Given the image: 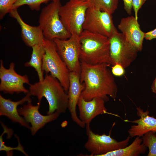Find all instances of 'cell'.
<instances>
[{
	"label": "cell",
	"instance_id": "obj_1",
	"mask_svg": "<svg viewBox=\"0 0 156 156\" xmlns=\"http://www.w3.org/2000/svg\"><path fill=\"white\" fill-rule=\"evenodd\" d=\"M80 80L84 85L81 96L87 101L95 98L104 99L116 97L118 88L113 75L106 64H90L80 62Z\"/></svg>",
	"mask_w": 156,
	"mask_h": 156
},
{
	"label": "cell",
	"instance_id": "obj_2",
	"mask_svg": "<svg viewBox=\"0 0 156 156\" xmlns=\"http://www.w3.org/2000/svg\"><path fill=\"white\" fill-rule=\"evenodd\" d=\"M29 93L37 97L38 103H41L44 97L49 105L47 114L55 111L60 114L66 112L68 108V94L59 81L50 74H46L43 79L29 85Z\"/></svg>",
	"mask_w": 156,
	"mask_h": 156
},
{
	"label": "cell",
	"instance_id": "obj_3",
	"mask_svg": "<svg viewBox=\"0 0 156 156\" xmlns=\"http://www.w3.org/2000/svg\"><path fill=\"white\" fill-rule=\"evenodd\" d=\"M79 37L80 62L92 65L106 64L112 65L108 38L84 30Z\"/></svg>",
	"mask_w": 156,
	"mask_h": 156
},
{
	"label": "cell",
	"instance_id": "obj_4",
	"mask_svg": "<svg viewBox=\"0 0 156 156\" xmlns=\"http://www.w3.org/2000/svg\"><path fill=\"white\" fill-rule=\"evenodd\" d=\"M60 0H53L42 9L39 19V25L46 39H67L71 35L62 22L59 15Z\"/></svg>",
	"mask_w": 156,
	"mask_h": 156
},
{
	"label": "cell",
	"instance_id": "obj_5",
	"mask_svg": "<svg viewBox=\"0 0 156 156\" xmlns=\"http://www.w3.org/2000/svg\"><path fill=\"white\" fill-rule=\"evenodd\" d=\"M43 45L45 53L42 60L43 71L57 78L66 92H68L70 71L59 55L53 40L45 38Z\"/></svg>",
	"mask_w": 156,
	"mask_h": 156
},
{
	"label": "cell",
	"instance_id": "obj_6",
	"mask_svg": "<svg viewBox=\"0 0 156 156\" xmlns=\"http://www.w3.org/2000/svg\"><path fill=\"white\" fill-rule=\"evenodd\" d=\"M89 7L86 1L70 0L61 6L59 10L61 20L71 35L79 36L83 31L86 11Z\"/></svg>",
	"mask_w": 156,
	"mask_h": 156
},
{
	"label": "cell",
	"instance_id": "obj_7",
	"mask_svg": "<svg viewBox=\"0 0 156 156\" xmlns=\"http://www.w3.org/2000/svg\"><path fill=\"white\" fill-rule=\"evenodd\" d=\"M87 141L85 148L90 153L91 156H103L109 152L128 145L131 138L129 136L125 139L118 142L112 138L111 131L108 135L95 133L91 130L90 124L86 125Z\"/></svg>",
	"mask_w": 156,
	"mask_h": 156
},
{
	"label": "cell",
	"instance_id": "obj_8",
	"mask_svg": "<svg viewBox=\"0 0 156 156\" xmlns=\"http://www.w3.org/2000/svg\"><path fill=\"white\" fill-rule=\"evenodd\" d=\"M108 39L112 66L118 64L124 68L129 67L136 59L138 51L118 31Z\"/></svg>",
	"mask_w": 156,
	"mask_h": 156
},
{
	"label": "cell",
	"instance_id": "obj_9",
	"mask_svg": "<svg viewBox=\"0 0 156 156\" xmlns=\"http://www.w3.org/2000/svg\"><path fill=\"white\" fill-rule=\"evenodd\" d=\"M83 28L108 38L118 31L112 14L91 7H89L86 11Z\"/></svg>",
	"mask_w": 156,
	"mask_h": 156
},
{
	"label": "cell",
	"instance_id": "obj_10",
	"mask_svg": "<svg viewBox=\"0 0 156 156\" xmlns=\"http://www.w3.org/2000/svg\"><path fill=\"white\" fill-rule=\"evenodd\" d=\"M53 40L59 55L69 71L80 75L81 67L79 59L80 43L79 36L71 35L67 39H55Z\"/></svg>",
	"mask_w": 156,
	"mask_h": 156
},
{
	"label": "cell",
	"instance_id": "obj_11",
	"mask_svg": "<svg viewBox=\"0 0 156 156\" xmlns=\"http://www.w3.org/2000/svg\"><path fill=\"white\" fill-rule=\"evenodd\" d=\"M0 62V91L11 94L14 93H28L29 90L24 86L25 83L30 84L27 75H22L17 73L14 69L15 64L13 62L10 63L9 68H6L2 60Z\"/></svg>",
	"mask_w": 156,
	"mask_h": 156
},
{
	"label": "cell",
	"instance_id": "obj_12",
	"mask_svg": "<svg viewBox=\"0 0 156 156\" xmlns=\"http://www.w3.org/2000/svg\"><path fill=\"white\" fill-rule=\"evenodd\" d=\"M32 101L27 102L22 107L18 109L19 114L22 116L26 121L31 125L30 129L31 134L34 135L40 129L47 123L56 120L60 114L57 111L54 113L43 115L39 112V109L40 104L33 105Z\"/></svg>",
	"mask_w": 156,
	"mask_h": 156
},
{
	"label": "cell",
	"instance_id": "obj_13",
	"mask_svg": "<svg viewBox=\"0 0 156 156\" xmlns=\"http://www.w3.org/2000/svg\"><path fill=\"white\" fill-rule=\"evenodd\" d=\"M118 28L129 43L139 51L142 50L145 33L141 30L135 16H131L122 18Z\"/></svg>",
	"mask_w": 156,
	"mask_h": 156
},
{
	"label": "cell",
	"instance_id": "obj_14",
	"mask_svg": "<svg viewBox=\"0 0 156 156\" xmlns=\"http://www.w3.org/2000/svg\"><path fill=\"white\" fill-rule=\"evenodd\" d=\"M69 83L68 95V109L72 120L78 125L84 128L86 124L78 117L76 110V106L81 96L84 85L81 82L80 75L73 72H70Z\"/></svg>",
	"mask_w": 156,
	"mask_h": 156
},
{
	"label": "cell",
	"instance_id": "obj_15",
	"mask_svg": "<svg viewBox=\"0 0 156 156\" xmlns=\"http://www.w3.org/2000/svg\"><path fill=\"white\" fill-rule=\"evenodd\" d=\"M104 99L95 98L89 101L84 100L80 96L78 103L79 118L86 125L90 124L92 120L97 116L108 113Z\"/></svg>",
	"mask_w": 156,
	"mask_h": 156
},
{
	"label": "cell",
	"instance_id": "obj_16",
	"mask_svg": "<svg viewBox=\"0 0 156 156\" xmlns=\"http://www.w3.org/2000/svg\"><path fill=\"white\" fill-rule=\"evenodd\" d=\"M9 13L20 25L22 40L27 46L31 47L36 44H43L45 37L39 25L33 26L26 23L21 18L17 9L12 10Z\"/></svg>",
	"mask_w": 156,
	"mask_h": 156
},
{
	"label": "cell",
	"instance_id": "obj_17",
	"mask_svg": "<svg viewBox=\"0 0 156 156\" xmlns=\"http://www.w3.org/2000/svg\"><path fill=\"white\" fill-rule=\"evenodd\" d=\"M31 96L28 92L21 99L14 101L10 99H5L0 95V116H5L13 122L18 123L21 125L30 129V127L29 123L19 114L17 107L25 102L32 101Z\"/></svg>",
	"mask_w": 156,
	"mask_h": 156
},
{
	"label": "cell",
	"instance_id": "obj_18",
	"mask_svg": "<svg viewBox=\"0 0 156 156\" xmlns=\"http://www.w3.org/2000/svg\"><path fill=\"white\" fill-rule=\"evenodd\" d=\"M137 114L139 118L133 120H125L126 122L135 124L132 125L128 132L131 138L142 137L149 131L156 132V118L149 115V112L144 111L140 107H136Z\"/></svg>",
	"mask_w": 156,
	"mask_h": 156
},
{
	"label": "cell",
	"instance_id": "obj_19",
	"mask_svg": "<svg viewBox=\"0 0 156 156\" xmlns=\"http://www.w3.org/2000/svg\"><path fill=\"white\" fill-rule=\"evenodd\" d=\"M147 147L141 137L137 136L129 146L104 154L103 156H138L145 153Z\"/></svg>",
	"mask_w": 156,
	"mask_h": 156
},
{
	"label": "cell",
	"instance_id": "obj_20",
	"mask_svg": "<svg viewBox=\"0 0 156 156\" xmlns=\"http://www.w3.org/2000/svg\"><path fill=\"white\" fill-rule=\"evenodd\" d=\"M31 58L28 62L24 64L26 67L34 68L37 72L39 81H42L44 78V72L42 69V60L45 53L43 44H36L33 46Z\"/></svg>",
	"mask_w": 156,
	"mask_h": 156
},
{
	"label": "cell",
	"instance_id": "obj_21",
	"mask_svg": "<svg viewBox=\"0 0 156 156\" xmlns=\"http://www.w3.org/2000/svg\"><path fill=\"white\" fill-rule=\"evenodd\" d=\"M1 124L3 131L0 136V151H5L7 156H12L13 154V151L14 150L21 152L26 156H28L25 151L23 146L21 144L19 137L16 135H15V136L17 138L18 142L17 146L15 147H12L8 146L5 144L3 138V135L5 133H7L8 137H10L12 136L13 132L12 129L8 128L3 123L1 122Z\"/></svg>",
	"mask_w": 156,
	"mask_h": 156
},
{
	"label": "cell",
	"instance_id": "obj_22",
	"mask_svg": "<svg viewBox=\"0 0 156 156\" xmlns=\"http://www.w3.org/2000/svg\"><path fill=\"white\" fill-rule=\"evenodd\" d=\"M89 7L112 14L118 8V0H86Z\"/></svg>",
	"mask_w": 156,
	"mask_h": 156
},
{
	"label": "cell",
	"instance_id": "obj_23",
	"mask_svg": "<svg viewBox=\"0 0 156 156\" xmlns=\"http://www.w3.org/2000/svg\"><path fill=\"white\" fill-rule=\"evenodd\" d=\"M149 131L142 137V143L149 149L148 156H156V134Z\"/></svg>",
	"mask_w": 156,
	"mask_h": 156
},
{
	"label": "cell",
	"instance_id": "obj_24",
	"mask_svg": "<svg viewBox=\"0 0 156 156\" xmlns=\"http://www.w3.org/2000/svg\"><path fill=\"white\" fill-rule=\"evenodd\" d=\"M53 0H17L14 4L12 9H17L23 5H28L32 10L38 11L40 9L41 5L50 1Z\"/></svg>",
	"mask_w": 156,
	"mask_h": 156
},
{
	"label": "cell",
	"instance_id": "obj_25",
	"mask_svg": "<svg viewBox=\"0 0 156 156\" xmlns=\"http://www.w3.org/2000/svg\"><path fill=\"white\" fill-rule=\"evenodd\" d=\"M17 0H0V18L2 19L12 10L13 6Z\"/></svg>",
	"mask_w": 156,
	"mask_h": 156
},
{
	"label": "cell",
	"instance_id": "obj_26",
	"mask_svg": "<svg viewBox=\"0 0 156 156\" xmlns=\"http://www.w3.org/2000/svg\"><path fill=\"white\" fill-rule=\"evenodd\" d=\"M146 0H132L133 9L134 12L135 17L138 20V14L139 10L145 3Z\"/></svg>",
	"mask_w": 156,
	"mask_h": 156
},
{
	"label": "cell",
	"instance_id": "obj_27",
	"mask_svg": "<svg viewBox=\"0 0 156 156\" xmlns=\"http://www.w3.org/2000/svg\"><path fill=\"white\" fill-rule=\"evenodd\" d=\"M112 66V72L113 75L116 76H120L124 74V68L120 64H116Z\"/></svg>",
	"mask_w": 156,
	"mask_h": 156
},
{
	"label": "cell",
	"instance_id": "obj_28",
	"mask_svg": "<svg viewBox=\"0 0 156 156\" xmlns=\"http://www.w3.org/2000/svg\"><path fill=\"white\" fill-rule=\"evenodd\" d=\"M124 9L126 13L129 15L132 13L133 9L132 5V0H123Z\"/></svg>",
	"mask_w": 156,
	"mask_h": 156
},
{
	"label": "cell",
	"instance_id": "obj_29",
	"mask_svg": "<svg viewBox=\"0 0 156 156\" xmlns=\"http://www.w3.org/2000/svg\"><path fill=\"white\" fill-rule=\"evenodd\" d=\"M144 38L148 40L156 39V28L153 30L145 33Z\"/></svg>",
	"mask_w": 156,
	"mask_h": 156
},
{
	"label": "cell",
	"instance_id": "obj_30",
	"mask_svg": "<svg viewBox=\"0 0 156 156\" xmlns=\"http://www.w3.org/2000/svg\"><path fill=\"white\" fill-rule=\"evenodd\" d=\"M151 88L152 92L156 94V75L155 78L152 83Z\"/></svg>",
	"mask_w": 156,
	"mask_h": 156
},
{
	"label": "cell",
	"instance_id": "obj_31",
	"mask_svg": "<svg viewBox=\"0 0 156 156\" xmlns=\"http://www.w3.org/2000/svg\"><path fill=\"white\" fill-rule=\"evenodd\" d=\"M78 0V1H86V0Z\"/></svg>",
	"mask_w": 156,
	"mask_h": 156
}]
</instances>
